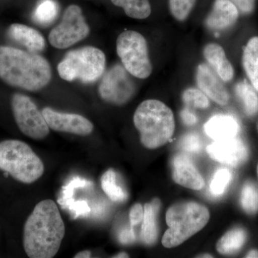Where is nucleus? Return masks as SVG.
<instances>
[{
	"label": "nucleus",
	"mask_w": 258,
	"mask_h": 258,
	"mask_svg": "<svg viewBox=\"0 0 258 258\" xmlns=\"http://www.w3.org/2000/svg\"><path fill=\"white\" fill-rule=\"evenodd\" d=\"M247 240V232L242 227H235L225 234L217 244V250L222 254H232L240 251Z\"/></svg>",
	"instance_id": "412c9836"
},
{
	"label": "nucleus",
	"mask_w": 258,
	"mask_h": 258,
	"mask_svg": "<svg viewBox=\"0 0 258 258\" xmlns=\"http://www.w3.org/2000/svg\"><path fill=\"white\" fill-rule=\"evenodd\" d=\"M238 16L239 10L230 0H215L205 25L212 31H222L235 25Z\"/></svg>",
	"instance_id": "2eb2a0df"
},
{
	"label": "nucleus",
	"mask_w": 258,
	"mask_h": 258,
	"mask_svg": "<svg viewBox=\"0 0 258 258\" xmlns=\"http://www.w3.org/2000/svg\"><path fill=\"white\" fill-rule=\"evenodd\" d=\"M106 55L97 47H83L70 51L57 66L61 79L66 81L80 80L82 83L96 82L104 73Z\"/></svg>",
	"instance_id": "423d86ee"
},
{
	"label": "nucleus",
	"mask_w": 258,
	"mask_h": 258,
	"mask_svg": "<svg viewBox=\"0 0 258 258\" xmlns=\"http://www.w3.org/2000/svg\"><path fill=\"white\" fill-rule=\"evenodd\" d=\"M101 187L111 201L122 203L127 199V194L124 189L117 184L116 173L110 169L102 176Z\"/></svg>",
	"instance_id": "b1692460"
},
{
	"label": "nucleus",
	"mask_w": 258,
	"mask_h": 258,
	"mask_svg": "<svg viewBox=\"0 0 258 258\" xmlns=\"http://www.w3.org/2000/svg\"><path fill=\"white\" fill-rule=\"evenodd\" d=\"M113 257L115 258H123V257H129L128 254L126 253V252H120V253L115 254V256H113Z\"/></svg>",
	"instance_id": "e433bc0d"
},
{
	"label": "nucleus",
	"mask_w": 258,
	"mask_h": 258,
	"mask_svg": "<svg viewBox=\"0 0 258 258\" xmlns=\"http://www.w3.org/2000/svg\"><path fill=\"white\" fill-rule=\"evenodd\" d=\"M238 121L232 115H213L204 125L205 134L215 141L233 138L240 132Z\"/></svg>",
	"instance_id": "dca6fc26"
},
{
	"label": "nucleus",
	"mask_w": 258,
	"mask_h": 258,
	"mask_svg": "<svg viewBox=\"0 0 258 258\" xmlns=\"http://www.w3.org/2000/svg\"><path fill=\"white\" fill-rule=\"evenodd\" d=\"M144 209L141 204L137 203L132 207L129 212V220L131 226L136 227L141 222L143 221Z\"/></svg>",
	"instance_id": "7c9ffc66"
},
{
	"label": "nucleus",
	"mask_w": 258,
	"mask_h": 258,
	"mask_svg": "<svg viewBox=\"0 0 258 258\" xmlns=\"http://www.w3.org/2000/svg\"><path fill=\"white\" fill-rule=\"evenodd\" d=\"M135 240V233H134L133 227H132V226H131L130 228H125L120 232L119 241L122 244L132 243Z\"/></svg>",
	"instance_id": "473e14b6"
},
{
	"label": "nucleus",
	"mask_w": 258,
	"mask_h": 258,
	"mask_svg": "<svg viewBox=\"0 0 258 258\" xmlns=\"http://www.w3.org/2000/svg\"><path fill=\"white\" fill-rule=\"evenodd\" d=\"M241 207L248 215H255L258 212V188L252 181L244 184L240 195Z\"/></svg>",
	"instance_id": "a878e982"
},
{
	"label": "nucleus",
	"mask_w": 258,
	"mask_h": 258,
	"mask_svg": "<svg viewBox=\"0 0 258 258\" xmlns=\"http://www.w3.org/2000/svg\"><path fill=\"white\" fill-rule=\"evenodd\" d=\"M172 178L176 184L193 190H201L205 180L192 161L184 154H176L171 162Z\"/></svg>",
	"instance_id": "4468645a"
},
{
	"label": "nucleus",
	"mask_w": 258,
	"mask_h": 258,
	"mask_svg": "<svg viewBox=\"0 0 258 258\" xmlns=\"http://www.w3.org/2000/svg\"><path fill=\"white\" fill-rule=\"evenodd\" d=\"M207 152L214 160L232 167L243 164L248 157L247 146L237 137L215 141L207 147Z\"/></svg>",
	"instance_id": "f8f14e48"
},
{
	"label": "nucleus",
	"mask_w": 258,
	"mask_h": 258,
	"mask_svg": "<svg viewBox=\"0 0 258 258\" xmlns=\"http://www.w3.org/2000/svg\"><path fill=\"white\" fill-rule=\"evenodd\" d=\"M130 74L123 66L115 64L103 76L98 93L103 101L112 104H125L132 98L136 86Z\"/></svg>",
	"instance_id": "9d476101"
},
{
	"label": "nucleus",
	"mask_w": 258,
	"mask_h": 258,
	"mask_svg": "<svg viewBox=\"0 0 258 258\" xmlns=\"http://www.w3.org/2000/svg\"><path fill=\"white\" fill-rule=\"evenodd\" d=\"M89 32L82 10L78 5H71L64 10L60 23L51 30L49 42L55 48L66 49L87 37Z\"/></svg>",
	"instance_id": "1a4fd4ad"
},
{
	"label": "nucleus",
	"mask_w": 258,
	"mask_h": 258,
	"mask_svg": "<svg viewBox=\"0 0 258 258\" xmlns=\"http://www.w3.org/2000/svg\"><path fill=\"white\" fill-rule=\"evenodd\" d=\"M59 7L55 0H40L33 13V20L40 25H49L58 15Z\"/></svg>",
	"instance_id": "393cba45"
},
{
	"label": "nucleus",
	"mask_w": 258,
	"mask_h": 258,
	"mask_svg": "<svg viewBox=\"0 0 258 258\" xmlns=\"http://www.w3.org/2000/svg\"><path fill=\"white\" fill-rule=\"evenodd\" d=\"M134 123L140 133L142 145L155 149L169 142L175 130L174 113L159 100L142 102L134 115Z\"/></svg>",
	"instance_id": "7ed1b4c3"
},
{
	"label": "nucleus",
	"mask_w": 258,
	"mask_h": 258,
	"mask_svg": "<svg viewBox=\"0 0 258 258\" xmlns=\"http://www.w3.org/2000/svg\"><path fill=\"white\" fill-rule=\"evenodd\" d=\"M198 257H213V256L211 255V254H201V255L199 256Z\"/></svg>",
	"instance_id": "4c0bfd02"
},
{
	"label": "nucleus",
	"mask_w": 258,
	"mask_h": 258,
	"mask_svg": "<svg viewBox=\"0 0 258 258\" xmlns=\"http://www.w3.org/2000/svg\"><path fill=\"white\" fill-rule=\"evenodd\" d=\"M245 257H258V250L257 249H252L249 251L248 253L246 254Z\"/></svg>",
	"instance_id": "c9c22d12"
},
{
	"label": "nucleus",
	"mask_w": 258,
	"mask_h": 258,
	"mask_svg": "<svg viewBox=\"0 0 258 258\" xmlns=\"http://www.w3.org/2000/svg\"><path fill=\"white\" fill-rule=\"evenodd\" d=\"M160 205V201L157 198L154 199L150 203H147L144 205L141 238L144 243L147 245H152L157 240V217Z\"/></svg>",
	"instance_id": "6ab92c4d"
},
{
	"label": "nucleus",
	"mask_w": 258,
	"mask_h": 258,
	"mask_svg": "<svg viewBox=\"0 0 258 258\" xmlns=\"http://www.w3.org/2000/svg\"><path fill=\"white\" fill-rule=\"evenodd\" d=\"M180 147L185 152L198 154L202 149V141L198 134L189 133L185 134L180 140Z\"/></svg>",
	"instance_id": "c756f323"
},
{
	"label": "nucleus",
	"mask_w": 258,
	"mask_h": 258,
	"mask_svg": "<svg viewBox=\"0 0 258 258\" xmlns=\"http://www.w3.org/2000/svg\"><path fill=\"white\" fill-rule=\"evenodd\" d=\"M116 51L125 69L134 77L148 79L153 72V66L145 37L134 30L120 33L116 40Z\"/></svg>",
	"instance_id": "0eeeda50"
},
{
	"label": "nucleus",
	"mask_w": 258,
	"mask_h": 258,
	"mask_svg": "<svg viewBox=\"0 0 258 258\" xmlns=\"http://www.w3.org/2000/svg\"><path fill=\"white\" fill-rule=\"evenodd\" d=\"M196 0H169L171 15L179 22L184 21L189 17Z\"/></svg>",
	"instance_id": "c85d7f7f"
},
{
	"label": "nucleus",
	"mask_w": 258,
	"mask_h": 258,
	"mask_svg": "<svg viewBox=\"0 0 258 258\" xmlns=\"http://www.w3.org/2000/svg\"><path fill=\"white\" fill-rule=\"evenodd\" d=\"M235 91L246 114L249 116L255 115L258 112V96L254 88L246 81H241L236 85Z\"/></svg>",
	"instance_id": "5701e85b"
},
{
	"label": "nucleus",
	"mask_w": 258,
	"mask_h": 258,
	"mask_svg": "<svg viewBox=\"0 0 258 258\" xmlns=\"http://www.w3.org/2000/svg\"><path fill=\"white\" fill-rule=\"evenodd\" d=\"M180 115H181V120H183L185 124L191 125L195 124L198 122L197 115L193 112L190 111L189 108L183 109L181 111Z\"/></svg>",
	"instance_id": "72a5a7b5"
},
{
	"label": "nucleus",
	"mask_w": 258,
	"mask_h": 258,
	"mask_svg": "<svg viewBox=\"0 0 258 258\" xmlns=\"http://www.w3.org/2000/svg\"><path fill=\"white\" fill-rule=\"evenodd\" d=\"M0 79L12 87L33 92L49 84L52 70L39 54L0 45Z\"/></svg>",
	"instance_id": "f03ea898"
},
{
	"label": "nucleus",
	"mask_w": 258,
	"mask_h": 258,
	"mask_svg": "<svg viewBox=\"0 0 258 258\" xmlns=\"http://www.w3.org/2000/svg\"><path fill=\"white\" fill-rule=\"evenodd\" d=\"M183 101L187 106L205 109L210 106L209 98L200 89L188 88L182 95Z\"/></svg>",
	"instance_id": "cd10ccee"
},
{
	"label": "nucleus",
	"mask_w": 258,
	"mask_h": 258,
	"mask_svg": "<svg viewBox=\"0 0 258 258\" xmlns=\"http://www.w3.org/2000/svg\"><path fill=\"white\" fill-rule=\"evenodd\" d=\"M242 66L252 87L258 92V37L249 39L244 47Z\"/></svg>",
	"instance_id": "aec40b11"
},
{
	"label": "nucleus",
	"mask_w": 258,
	"mask_h": 258,
	"mask_svg": "<svg viewBox=\"0 0 258 258\" xmlns=\"http://www.w3.org/2000/svg\"><path fill=\"white\" fill-rule=\"evenodd\" d=\"M257 177H258V164L257 166Z\"/></svg>",
	"instance_id": "58836bf2"
},
{
	"label": "nucleus",
	"mask_w": 258,
	"mask_h": 258,
	"mask_svg": "<svg viewBox=\"0 0 258 258\" xmlns=\"http://www.w3.org/2000/svg\"><path fill=\"white\" fill-rule=\"evenodd\" d=\"M115 6L119 7L129 18L144 20L152 13L149 0H111Z\"/></svg>",
	"instance_id": "4be33fe9"
},
{
	"label": "nucleus",
	"mask_w": 258,
	"mask_h": 258,
	"mask_svg": "<svg viewBox=\"0 0 258 258\" xmlns=\"http://www.w3.org/2000/svg\"><path fill=\"white\" fill-rule=\"evenodd\" d=\"M236 8L244 14H249L253 11L255 0H230Z\"/></svg>",
	"instance_id": "2f4dec72"
},
{
	"label": "nucleus",
	"mask_w": 258,
	"mask_h": 258,
	"mask_svg": "<svg viewBox=\"0 0 258 258\" xmlns=\"http://www.w3.org/2000/svg\"><path fill=\"white\" fill-rule=\"evenodd\" d=\"M203 55L218 77L224 82H230L234 78V69L221 45L210 43L205 47Z\"/></svg>",
	"instance_id": "a211bd4d"
},
{
	"label": "nucleus",
	"mask_w": 258,
	"mask_h": 258,
	"mask_svg": "<svg viewBox=\"0 0 258 258\" xmlns=\"http://www.w3.org/2000/svg\"><path fill=\"white\" fill-rule=\"evenodd\" d=\"M12 110L20 132L35 140L45 139L50 133L46 120L30 97L15 93L12 97Z\"/></svg>",
	"instance_id": "6e6552de"
},
{
	"label": "nucleus",
	"mask_w": 258,
	"mask_h": 258,
	"mask_svg": "<svg viewBox=\"0 0 258 258\" xmlns=\"http://www.w3.org/2000/svg\"><path fill=\"white\" fill-rule=\"evenodd\" d=\"M42 113L49 128L55 132L79 136H88L93 132V123L83 115L62 113L50 107L44 108Z\"/></svg>",
	"instance_id": "9b49d317"
},
{
	"label": "nucleus",
	"mask_w": 258,
	"mask_h": 258,
	"mask_svg": "<svg viewBox=\"0 0 258 258\" xmlns=\"http://www.w3.org/2000/svg\"><path fill=\"white\" fill-rule=\"evenodd\" d=\"M0 170L23 184H32L45 171L40 158L28 144L18 139L0 142Z\"/></svg>",
	"instance_id": "39448f33"
},
{
	"label": "nucleus",
	"mask_w": 258,
	"mask_h": 258,
	"mask_svg": "<svg viewBox=\"0 0 258 258\" xmlns=\"http://www.w3.org/2000/svg\"><path fill=\"white\" fill-rule=\"evenodd\" d=\"M66 227L57 204L51 200L37 203L23 229V247L30 258H52L60 249Z\"/></svg>",
	"instance_id": "f257e3e1"
},
{
	"label": "nucleus",
	"mask_w": 258,
	"mask_h": 258,
	"mask_svg": "<svg viewBox=\"0 0 258 258\" xmlns=\"http://www.w3.org/2000/svg\"><path fill=\"white\" fill-rule=\"evenodd\" d=\"M220 79L216 73L208 64H199L196 74L199 89L217 104L225 106L228 103L230 96Z\"/></svg>",
	"instance_id": "ddd939ff"
},
{
	"label": "nucleus",
	"mask_w": 258,
	"mask_h": 258,
	"mask_svg": "<svg viewBox=\"0 0 258 258\" xmlns=\"http://www.w3.org/2000/svg\"><path fill=\"white\" fill-rule=\"evenodd\" d=\"M92 254H91V251L89 250H83L81 252H78L74 256L75 258H89L91 257Z\"/></svg>",
	"instance_id": "f704fd0d"
},
{
	"label": "nucleus",
	"mask_w": 258,
	"mask_h": 258,
	"mask_svg": "<svg viewBox=\"0 0 258 258\" xmlns=\"http://www.w3.org/2000/svg\"><path fill=\"white\" fill-rule=\"evenodd\" d=\"M8 33L12 40L25 47L30 52L37 53L45 50L46 46L42 34L28 25L13 24L8 29Z\"/></svg>",
	"instance_id": "f3484780"
},
{
	"label": "nucleus",
	"mask_w": 258,
	"mask_h": 258,
	"mask_svg": "<svg viewBox=\"0 0 258 258\" xmlns=\"http://www.w3.org/2000/svg\"><path fill=\"white\" fill-rule=\"evenodd\" d=\"M210 220L208 209L195 202H181L171 205L166 214L168 230L162 237V244L172 248L203 230Z\"/></svg>",
	"instance_id": "20e7f679"
},
{
	"label": "nucleus",
	"mask_w": 258,
	"mask_h": 258,
	"mask_svg": "<svg viewBox=\"0 0 258 258\" xmlns=\"http://www.w3.org/2000/svg\"><path fill=\"white\" fill-rule=\"evenodd\" d=\"M232 178V172L227 168L217 169L210 182V192L215 196L222 195L230 184Z\"/></svg>",
	"instance_id": "bb28decb"
}]
</instances>
